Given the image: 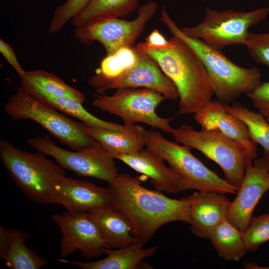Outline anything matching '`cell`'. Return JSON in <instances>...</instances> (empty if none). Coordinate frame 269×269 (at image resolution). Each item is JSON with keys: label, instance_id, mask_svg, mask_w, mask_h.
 Wrapping results in <instances>:
<instances>
[{"label": "cell", "instance_id": "8fae6325", "mask_svg": "<svg viewBox=\"0 0 269 269\" xmlns=\"http://www.w3.org/2000/svg\"><path fill=\"white\" fill-rule=\"evenodd\" d=\"M157 7L156 2L148 1L138 8L137 16L133 20L107 18L76 27L75 36L84 44L98 41L104 47L107 56L112 55L123 47H132Z\"/></svg>", "mask_w": 269, "mask_h": 269}, {"label": "cell", "instance_id": "7c38bea8", "mask_svg": "<svg viewBox=\"0 0 269 269\" xmlns=\"http://www.w3.org/2000/svg\"><path fill=\"white\" fill-rule=\"evenodd\" d=\"M135 49L136 60L132 67L111 80L92 76L89 84L100 94L111 89L141 88L156 91L166 99L176 100L178 94L173 83L152 59Z\"/></svg>", "mask_w": 269, "mask_h": 269}, {"label": "cell", "instance_id": "52a82bcc", "mask_svg": "<svg viewBox=\"0 0 269 269\" xmlns=\"http://www.w3.org/2000/svg\"><path fill=\"white\" fill-rule=\"evenodd\" d=\"M4 111L13 120L30 119L36 122L61 142L75 150L95 141L88 132L86 124L59 113L33 97L21 87L9 98Z\"/></svg>", "mask_w": 269, "mask_h": 269}, {"label": "cell", "instance_id": "d6a6232c", "mask_svg": "<svg viewBox=\"0 0 269 269\" xmlns=\"http://www.w3.org/2000/svg\"><path fill=\"white\" fill-rule=\"evenodd\" d=\"M0 52L7 61L13 67L20 77L25 74L26 71L19 64L10 45L1 39H0Z\"/></svg>", "mask_w": 269, "mask_h": 269}, {"label": "cell", "instance_id": "4316f807", "mask_svg": "<svg viewBox=\"0 0 269 269\" xmlns=\"http://www.w3.org/2000/svg\"><path fill=\"white\" fill-rule=\"evenodd\" d=\"M136 60L135 47H123L113 54L106 56L93 76L103 80L114 79L132 67Z\"/></svg>", "mask_w": 269, "mask_h": 269}, {"label": "cell", "instance_id": "e575fe53", "mask_svg": "<svg viewBox=\"0 0 269 269\" xmlns=\"http://www.w3.org/2000/svg\"><path fill=\"white\" fill-rule=\"evenodd\" d=\"M10 247V239L8 229L0 227V257L5 259Z\"/></svg>", "mask_w": 269, "mask_h": 269}, {"label": "cell", "instance_id": "e0dca14e", "mask_svg": "<svg viewBox=\"0 0 269 269\" xmlns=\"http://www.w3.org/2000/svg\"><path fill=\"white\" fill-rule=\"evenodd\" d=\"M115 158L149 178L157 191L172 194L185 191L180 176L148 148L133 154H119Z\"/></svg>", "mask_w": 269, "mask_h": 269}, {"label": "cell", "instance_id": "2e32d148", "mask_svg": "<svg viewBox=\"0 0 269 269\" xmlns=\"http://www.w3.org/2000/svg\"><path fill=\"white\" fill-rule=\"evenodd\" d=\"M50 204H60L71 213L88 212L111 204L107 187L66 176L56 185Z\"/></svg>", "mask_w": 269, "mask_h": 269}, {"label": "cell", "instance_id": "9a60e30c", "mask_svg": "<svg viewBox=\"0 0 269 269\" xmlns=\"http://www.w3.org/2000/svg\"><path fill=\"white\" fill-rule=\"evenodd\" d=\"M188 224L196 236L209 239L227 216L231 202L224 193L198 191L187 196Z\"/></svg>", "mask_w": 269, "mask_h": 269}, {"label": "cell", "instance_id": "d4e9b609", "mask_svg": "<svg viewBox=\"0 0 269 269\" xmlns=\"http://www.w3.org/2000/svg\"><path fill=\"white\" fill-rule=\"evenodd\" d=\"M10 247L4 261L10 269H39L48 262L35 251L26 247L25 241L30 236L16 228L8 229Z\"/></svg>", "mask_w": 269, "mask_h": 269}, {"label": "cell", "instance_id": "cb8c5ba5", "mask_svg": "<svg viewBox=\"0 0 269 269\" xmlns=\"http://www.w3.org/2000/svg\"><path fill=\"white\" fill-rule=\"evenodd\" d=\"M209 239L218 255L227 261H238L248 251L243 232L227 220L213 231Z\"/></svg>", "mask_w": 269, "mask_h": 269}, {"label": "cell", "instance_id": "30bf717a", "mask_svg": "<svg viewBox=\"0 0 269 269\" xmlns=\"http://www.w3.org/2000/svg\"><path fill=\"white\" fill-rule=\"evenodd\" d=\"M28 144L37 151L52 157L64 169L80 176L112 182L118 173L115 158L97 141L75 151L57 145L48 136L29 138Z\"/></svg>", "mask_w": 269, "mask_h": 269}, {"label": "cell", "instance_id": "ba28073f", "mask_svg": "<svg viewBox=\"0 0 269 269\" xmlns=\"http://www.w3.org/2000/svg\"><path fill=\"white\" fill-rule=\"evenodd\" d=\"M269 8L262 7L248 12L216 10L206 7L204 19L199 24L180 28L188 37L202 40L221 50L234 44H245L249 28L265 19Z\"/></svg>", "mask_w": 269, "mask_h": 269}, {"label": "cell", "instance_id": "1f68e13d", "mask_svg": "<svg viewBox=\"0 0 269 269\" xmlns=\"http://www.w3.org/2000/svg\"><path fill=\"white\" fill-rule=\"evenodd\" d=\"M246 95L259 113L267 120H269V81L262 82L255 90Z\"/></svg>", "mask_w": 269, "mask_h": 269}, {"label": "cell", "instance_id": "3957f363", "mask_svg": "<svg viewBox=\"0 0 269 269\" xmlns=\"http://www.w3.org/2000/svg\"><path fill=\"white\" fill-rule=\"evenodd\" d=\"M160 20L173 35L182 39L199 58L211 81L214 95L222 103H234L243 94L251 92L262 83L259 68L238 66L220 50L210 47L200 39L187 36L164 7L161 12Z\"/></svg>", "mask_w": 269, "mask_h": 269}, {"label": "cell", "instance_id": "8992f818", "mask_svg": "<svg viewBox=\"0 0 269 269\" xmlns=\"http://www.w3.org/2000/svg\"><path fill=\"white\" fill-rule=\"evenodd\" d=\"M176 141L200 151L222 169L225 180L239 189L248 163L256 159L243 143L231 139L218 130L197 131L186 124L173 129Z\"/></svg>", "mask_w": 269, "mask_h": 269}, {"label": "cell", "instance_id": "8d00e7d4", "mask_svg": "<svg viewBox=\"0 0 269 269\" xmlns=\"http://www.w3.org/2000/svg\"><path fill=\"white\" fill-rule=\"evenodd\" d=\"M267 121H268V122H269V120H267Z\"/></svg>", "mask_w": 269, "mask_h": 269}, {"label": "cell", "instance_id": "83f0119b", "mask_svg": "<svg viewBox=\"0 0 269 269\" xmlns=\"http://www.w3.org/2000/svg\"><path fill=\"white\" fill-rule=\"evenodd\" d=\"M25 75L51 95L71 98L82 104L85 101V97L81 91L51 73L37 70L26 72Z\"/></svg>", "mask_w": 269, "mask_h": 269}, {"label": "cell", "instance_id": "d590c367", "mask_svg": "<svg viewBox=\"0 0 269 269\" xmlns=\"http://www.w3.org/2000/svg\"><path fill=\"white\" fill-rule=\"evenodd\" d=\"M245 267L248 269H269V267H259L255 264H247L245 266Z\"/></svg>", "mask_w": 269, "mask_h": 269}, {"label": "cell", "instance_id": "f546056e", "mask_svg": "<svg viewBox=\"0 0 269 269\" xmlns=\"http://www.w3.org/2000/svg\"><path fill=\"white\" fill-rule=\"evenodd\" d=\"M91 0H67L54 10L50 20L48 32L50 33L60 31L71 19L81 12Z\"/></svg>", "mask_w": 269, "mask_h": 269}, {"label": "cell", "instance_id": "ac0fdd59", "mask_svg": "<svg viewBox=\"0 0 269 269\" xmlns=\"http://www.w3.org/2000/svg\"><path fill=\"white\" fill-rule=\"evenodd\" d=\"M196 123L202 130H218L234 140L240 142L257 155V143L251 137L246 125L227 112L219 100L210 101L194 114Z\"/></svg>", "mask_w": 269, "mask_h": 269}, {"label": "cell", "instance_id": "484cf974", "mask_svg": "<svg viewBox=\"0 0 269 269\" xmlns=\"http://www.w3.org/2000/svg\"><path fill=\"white\" fill-rule=\"evenodd\" d=\"M223 104L225 110L240 119L247 126L251 137L264 149V156L269 158V122L260 113L248 109L238 102Z\"/></svg>", "mask_w": 269, "mask_h": 269}, {"label": "cell", "instance_id": "74e56055", "mask_svg": "<svg viewBox=\"0 0 269 269\" xmlns=\"http://www.w3.org/2000/svg\"></svg>", "mask_w": 269, "mask_h": 269}, {"label": "cell", "instance_id": "f1b7e54d", "mask_svg": "<svg viewBox=\"0 0 269 269\" xmlns=\"http://www.w3.org/2000/svg\"><path fill=\"white\" fill-rule=\"evenodd\" d=\"M243 237L247 251L253 252L269 241V213L252 217Z\"/></svg>", "mask_w": 269, "mask_h": 269}, {"label": "cell", "instance_id": "7a4b0ae2", "mask_svg": "<svg viewBox=\"0 0 269 269\" xmlns=\"http://www.w3.org/2000/svg\"><path fill=\"white\" fill-rule=\"evenodd\" d=\"M170 40L173 44L170 47L153 48L140 42L135 48L152 59L174 84L179 99V113L194 114L211 100L214 95L212 84L192 48L177 36Z\"/></svg>", "mask_w": 269, "mask_h": 269}, {"label": "cell", "instance_id": "44dd1931", "mask_svg": "<svg viewBox=\"0 0 269 269\" xmlns=\"http://www.w3.org/2000/svg\"><path fill=\"white\" fill-rule=\"evenodd\" d=\"M144 244L139 241L130 247L117 250L104 248L103 252L106 257L93 262L85 263L60 259L58 261L82 269H135L143 259L153 256L156 252V247L143 248Z\"/></svg>", "mask_w": 269, "mask_h": 269}, {"label": "cell", "instance_id": "d6986e66", "mask_svg": "<svg viewBox=\"0 0 269 269\" xmlns=\"http://www.w3.org/2000/svg\"><path fill=\"white\" fill-rule=\"evenodd\" d=\"M21 87L37 100L57 111L78 119L87 126L113 131H122L125 126L101 120L88 112L82 103L73 99L51 95L41 88L25 74L20 77Z\"/></svg>", "mask_w": 269, "mask_h": 269}, {"label": "cell", "instance_id": "9c48e42d", "mask_svg": "<svg viewBox=\"0 0 269 269\" xmlns=\"http://www.w3.org/2000/svg\"><path fill=\"white\" fill-rule=\"evenodd\" d=\"M166 99L163 95L151 89L128 88L117 89L112 95H97L93 105L102 111L120 117L125 125L142 123L171 133L173 128L170 122L173 118H161L155 112Z\"/></svg>", "mask_w": 269, "mask_h": 269}, {"label": "cell", "instance_id": "4dcf8cb0", "mask_svg": "<svg viewBox=\"0 0 269 269\" xmlns=\"http://www.w3.org/2000/svg\"><path fill=\"white\" fill-rule=\"evenodd\" d=\"M244 45L254 60L269 67V33L249 32Z\"/></svg>", "mask_w": 269, "mask_h": 269}, {"label": "cell", "instance_id": "5bb4252c", "mask_svg": "<svg viewBox=\"0 0 269 269\" xmlns=\"http://www.w3.org/2000/svg\"><path fill=\"white\" fill-rule=\"evenodd\" d=\"M269 189V158L263 156L248 163L237 195L230 203L227 220L245 231L257 204Z\"/></svg>", "mask_w": 269, "mask_h": 269}, {"label": "cell", "instance_id": "277c9868", "mask_svg": "<svg viewBox=\"0 0 269 269\" xmlns=\"http://www.w3.org/2000/svg\"><path fill=\"white\" fill-rule=\"evenodd\" d=\"M0 156L16 186L29 200L50 204L55 187L65 172L56 161L37 151L17 148L5 139L0 140Z\"/></svg>", "mask_w": 269, "mask_h": 269}, {"label": "cell", "instance_id": "836d02e7", "mask_svg": "<svg viewBox=\"0 0 269 269\" xmlns=\"http://www.w3.org/2000/svg\"><path fill=\"white\" fill-rule=\"evenodd\" d=\"M144 43L148 46L158 48L170 47L173 45L170 40L166 39L157 29L153 30L147 36Z\"/></svg>", "mask_w": 269, "mask_h": 269}, {"label": "cell", "instance_id": "ffe728a7", "mask_svg": "<svg viewBox=\"0 0 269 269\" xmlns=\"http://www.w3.org/2000/svg\"><path fill=\"white\" fill-rule=\"evenodd\" d=\"M86 213L112 248H125L140 241L133 235L132 226L128 218L111 204L92 209Z\"/></svg>", "mask_w": 269, "mask_h": 269}, {"label": "cell", "instance_id": "5b68a950", "mask_svg": "<svg viewBox=\"0 0 269 269\" xmlns=\"http://www.w3.org/2000/svg\"><path fill=\"white\" fill-rule=\"evenodd\" d=\"M145 145L154 154L166 160L181 177L185 190L237 193L239 189L229 184L208 168L191 151V147L164 138L157 131L146 130L141 126Z\"/></svg>", "mask_w": 269, "mask_h": 269}, {"label": "cell", "instance_id": "4fadbf2b", "mask_svg": "<svg viewBox=\"0 0 269 269\" xmlns=\"http://www.w3.org/2000/svg\"><path fill=\"white\" fill-rule=\"evenodd\" d=\"M53 222L60 230V254L64 258L76 250L88 259L99 258L104 248L112 249L103 238L86 212L71 213L67 211L52 215Z\"/></svg>", "mask_w": 269, "mask_h": 269}, {"label": "cell", "instance_id": "6da1fadb", "mask_svg": "<svg viewBox=\"0 0 269 269\" xmlns=\"http://www.w3.org/2000/svg\"><path fill=\"white\" fill-rule=\"evenodd\" d=\"M145 177L118 173L107 187L111 205L128 218L133 235L144 244L164 224L173 221L188 224L189 205L187 197L172 199L144 187L141 183Z\"/></svg>", "mask_w": 269, "mask_h": 269}, {"label": "cell", "instance_id": "7402d4cb", "mask_svg": "<svg viewBox=\"0 0 269 269\" xmlns=\"http://www.w3.org/2000/svg\"><path fill=\"white\" fill-rule=\"evenodd\" d=\"M124 125L125 128L122 131L88 126L87 130L93 139L115 158L119 154L136 153L145 145L141 135V126Z\"/></svg>", "mask_w": 269, "mask_h": 269}, {"label": "cell", "instance_id": "603a6c76", "mask_svg": "<svg viewBox=\"0 0 269 269\" xmlns=\"http://www.w3.org/2000/svg\"><path fill=\"white\" fill-rule=\"evenodd\" d=\"M139 0H91L72 19L76 27L97 20L112 18H124L134 11Z\"/></svg>", "mask_w": 269, "mask_h": 269}]
</instances>
